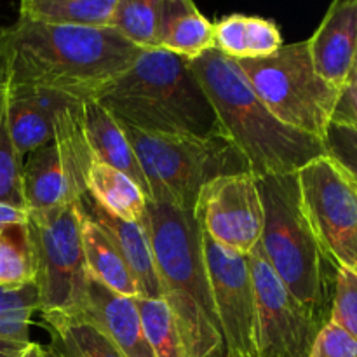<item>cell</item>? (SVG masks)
Wrapping results in <instances>:
<instances>
[{"label": "cell", "mask_w": 357, "mask_h": 357, "mask_svg": "<svg viewBox=\"0 0 357 357\" xmlns=\"http://www.w3.org/2000/svg\"><path fill=\"white\" fill-rule=\"evenodd\" d=\"M112 28L52 26L21 20L0 30V82L93 101L142 54Z\"/></svg>", "instance_id": "cell-1"}, {"label": "cell", "mask_w": 357, "mask_h": 357, "mask_svg": "<svg viewBox=\"0 0 357 357\" xmlns=\"http://www.w3.org/2000/svg\"><path fill=\"white\" fill-rule=\"evenodd\" d=\"M190 68L215 110L220 132L251 174H293L326 155L321 139L288 128L267 110L232 58L211 49L190 61Z\"/></svg>", "instance_id": "cell-2"}, {"label": "cell", "mask_w": 357, "mask_h": 357, "mask_svg": "<svg viewBox=\"0 0 357 357\" xmlns=\"http://www.w3.org/2000/svg\"><path fill=\"white\" fill-rule=\"evenodd\" d=\"M93 101L143 132L201 138L220 132L190 61L164 49L143 51Z\"/></svg>", "instance_id": "cell-3"}, {"label": "cell", "mask_w": 357, "mask_h": 357, "mask_svg": "<svg viewBox=\"0 0 357 357\" xmlns=\"http://www.w3.org/2000/svg\"><path fill=\"white\" fill-rule=\"evenodd\" d=\"M146 229L160 298L176 319L185 357H222L223 340L194 213L149 201Z\"/></svg>", "instance_id": "cell-4"}, {"label": "cell", "mask_w": 357, "mask_h": 357, "mask_svg": "<svg viewBox=\"0 0 357 357\" xmlns=\"http://www.w3.org/2000/svg\"><path fill=\"white\" fill-rule=\"evenodd\" d=\"M264 202L260 250L282 284L321 328L330 321L337 268L321 250L300 194L298 176L258 178Z\"/></svg>", "instance_id": "cell-5"}, {"label": "cell", "mask_w": 357, "mask_h": 357, "mask_svg": "<svg viewBox=\"0 0 357 357\" xmlns=\"http://www.w3.org/2000/svg\"><path fill=\"white\" fill-rule=\"evenodd\" d=\"M149 185L150 201L192 211L206 183L248 171L246 162L222 132L173 136L143 132L122 124Z\"/></svg>", "instance_id": "cell-6"}, {"label": "cell", "mask_w": 357, "mask_h": 357, "mask_svg": "<svg viewBox=\"0 0 357 357\" xmlns=\"http://www.w3.org/2000/svg\"><path fill=\"white\" fill-rule=\"evenodd\" d=\"M237 65L279 122L324 143L340 89L317 75L307 40L284 44L268 58Z\"/></svg>", "instance_id": "cell-7"}, {"label": "cell", "mask_w": 357, "mask_h": 357, "mask_svg": "<svg viewBox=\"0 0 357 357\" xmlns=\"http://www.w3.org/2000/svg\"><path fill=\"white\" fill-rule=\"evenodd\" d=\"M28 215L26 227L35 260L33 284L42 321L84 317L89 303L91 275L84 257L77 202Z\"/></svg>", "instance_id": "cell-8"}, {"label": "cell", "mask_w": 357, "mask_h": 357, "mask_svg": "<svg viewBox=\"0 0 357 357\" xmlns=\"http://www.w3.org/2000/svg\"><path fill=\"white\" fill-rule=\"evenodd\" d=\"M303 209L335 268L357 275V187L328 155L296 173Z\"/></svg>", "instance_id": "cell-9"}, {"label": "cell", "mask_w": 357, "mask_h": 357, "mask_svg": "<svg viewBox=\"0 0 357 357\" xmlns=\"http://www.w3.org/2000/svg\"><path fill=\"white\" fill-rule=\"evenodd\" d=\"M192 213L201 232L230 253L248 257L260 244L264 202L258 178L250 171L206 183Z\"/></svg>", "instance_id": "cell-10"}, {"label": "cell", "mask_w": 357, "mask_h": 357, "mask_svg": "<svg viewBox=\"0 0 357 357\" xmlns=\"http://www.w3.org/2000/svg\"><path fill=\"white\" fill-rule=\"evenodd\" d=\"M202 246L223 340L222 357H260L257 296L248 257L223 250L204 234Z\"/></svg>", "instance_id": "cell-11"}, {"label": "cell", "mask_w": 357, "mask_h": 357, "mask_svg": "<svg viewBox=\"0 0 357 357\" xmlns=\"http://www.w3.org/2000/svg\"><path fill=\"white\" fill-rule=\"evenodd\" d=\"M258 310L260 357H309L321 326L282 284L260 250L248 255Z\"/></svg>", "instance_id": "cell-12"}, {"label": "cell", "mask_w": 357, "mask_h": 357, "mask_svg": "<svg viewBox=\"0 0 357 357\" xmlns=\"http://www.w3.org/2000/svg\"><path fill=\"white\" fill-rule=\"evenodd\" d=\"M307 45L317 75L344 89L357 58V0H335Z\"/></svg>", "instance_id": "cell-13"}, {"label": "cell", "mask_w": 357, "mask_h": 357, "mask_svg": "<svg viewBox=\"0 0 357 357\" xmlns=\"http://www.w3.org/2000/svg\"><path fill=\"white\" fill-rule=\"evenodd\" d=\"M77 206L84 215L93 220L94 225L108 237V241L119 251L138 284L139 296L160 298V282L157 275L152 241L146 229V220L143 223H129L115 218L101 206H98L87 192L77 201Z\"/></svg>", "instance_id": "cell-14"}, {"label": "cell", "mask_w": 357, "mask_h": 357, "mask_svg": "<svg viewBox=\"0 0 357 357\" xmlns=\"http://www.w3.org/2000/svg\"><path fill=\"white\" fill-rule=\"evenodd\" d=\"M84 319L93 323L124 357H155L143 333L136 298L117 295L91 279Z\"/></svg>", "instance_id": "cell-15"}, {"label": "cell", "mask_w": 357, "mask_h": 357, "mask_svg": "<svg viewBox=\"0 0 357 357\" xmlns=\"http://www.w3.org/2000/svg\"><path fill=\"white\" fill-rule=\"evenodd\" d=\"M21 178L28 213L65 208L80 199L54 143L40 146L24 157Z\"/></svg>", "instance_id": "cell-16"}, {"label": "cell", "mask_w": 357, "mask_h": 357, "mask_svg": "<svg viewBox=\"0 0 357 357\" xmlns=\"http://www.w3.org/2000/svg\"><path fill=\"white\" fill-rule=\"evenodd\" d=\"M84 119H86L87 142H89L94 160L128 174L142 187L150 201L149 185L143 176L142 166L136 159L135 150H132L121 122L98 101L84 103Z\"/></svg>", "instance_id": "cell-17"}, {"label": "cell", "mask_w": 357, "mask_h": 357, "mask_svg": "<svg viewBox=\"0 0 357 357\" xmlns=\"http://www.w3.org/2000/svg\"><path fill=\"white\" fill-rule=\"evenodd\" d=\"M215 24V49L234 61L268 58L284 45L281 30L271 20L230 14Z\"/></svg>", "instance_id": "cell-18"}, {"label": "cell", "mask_w": 357, "mask_h": 357, "mask_svg": "<svg viewBox=\"0 0 357 357\" xmlns=\"http://www.w3.org/2000/svg\"><path fill=\"white\" fill-rule=\"evenodd\" d=\"M160 49L194 61L215 49V24L188 0H162Z\"/></svg>", "instance_id": "cell-19"}, {"label": "cell", "mask_w": 357, "mask_h": 357, "mask_svg": "<svg viewBox=\"0 0 357 357\" xmlns=\"http://www.w3.org/2000/svg\"><path fill=\"white\" fill-rule=\"evenodd\" d=\"M7 87V86H6ZM52 93L7 89V122L10 138L21 159L52 143Z\"/></svg>", "instance_id": "cell-20"}, {"label": "cell", "mask_w": 357, "mask_h": 357, "mask_svg": "<svg viewBox=\"0 0 357 357\" xmlns=\"http://www.w3.org/2000/svg\"><path fill=\"white\" fill-rule=\"evenodd\" d=\"M86 190L98 206L115 218L129 223L146 220L149 197L135 180L119 169L94 160L87 173Z\"/></svg>", "instance_id": "cell-21"}, {"label": "cell", "mask_w": 357, "mask_h": 357, "mask_svg": "<svg viewBox=\"0 0 357 357\" xmlns=\"http://www.w3.org/2000/svg\"><path fill=\"white\" fill-rule=\"evenodd\" d=\"M79 213L84 257H86L91 279L100 282L101 286L108 288L110 291L117 293V295L128 296V298H138V284H136L135 278L129 272L128 265L122 260L119 251L108 241V237L94 225L93 220L80 211V208Z\"/></svg>", "instance_id": "cell-22"}, {"label": "cell", "mask_w": 357, "mask_h": 357, "mask_svg": "<svg viewBox=\"0 0 357 357\" xmlns=\"http://www.w3.org/2000/svg\"><path fill=\"white\" fill-rule=\"evenodd\" d=\"M117 0H24L21 20L52 26L112 28Z\"/></svg>", "instance_id": "cell-23"}, {"label": "cell", "mask_w": 357, "mask_h": 357, "mask_svg": "<svg viewBox=\"0 0 357 357\" xmlns=\"http://www.w3.org/2000/svg\"><path fill=\"white\" fill-rule=\"evenodd\" d=\"M35 312H38L35 284L0 288V357H21L33 344L30 326Z\"/></svg>", "instance_id": "cell-24"}, {"label": "cell", "mask_w": 357, "mask_h": 357, "mask_svg": "<svg viewBox=\"0 0 357 357\" xmlns=\"http://www.w3.org/2000/svg\"><path fill=\"white\" fill-rule=\"evenodd\" d=\"M112 30L142 51L160 49L162 0H117Z\"/></svg>", "instance_id": "cell-25"}, {"label": "cell", "mask_w": 357, "mask_h": 357, "mask_svg": "<svg viewBox=\"0 0 357 357\" xmlns=\"http://www.w3.org/2000/svg\"><path fill=\"white\" fill-rule=\"evenodd\" d=\"M52 337L49 349L61 357H124L114 344L84 317L44 323Z\"/></svg>", "instance_id": "cell-26"}, {"label": "cell", "mask_w": 357, "mask_h": 357, "mask_svg": "<svg viewBox=\"0 0 357 357\" xmlns=\"http://www.w3.org/2000/svg\"><path fill=\"white\" fill-rule=\"evenodd\" d=\"M26 225L0 230V288L16 289L35 282L33 250Z\"/></svg>", "instance_id": "cell-27"}, {"label": "cell", "mask_w": 357, "mask_h": 357, "mask_svg": "<svg viewBox=\"0 0 357 357\" xmlns=\"http://www.w3.org/2000/svg\"><path fill=\"white\" fill-rule=\"evenodd\" d=\"M143 333L155 357H185L176 319L162 298H136Z\"/></svg>", "instance_id": "cell-28"}, {"label": "cell", "mask_w": 357, "mask_h": 357, "mask_svg": "<svg viewBox=\"0 0 357 357\" xmlns=\"http://www.w3.org/2000/svg\"><path fill=\"white\" fill-rule=\"evenodd\" d=\"M21 171L23 159L14 146L7 122V87L0 82V202L26 209Z\"/></svg>", "instance_id": "cell-29"}, {"label": "cell", "mask_w": 357, "mask_h": 357, "mask_svg": "<svg viewBox=\"0 0 357 357\" xmlns=\"http://www.w3.org/2000/svg\"><path fill=\"white\" fill-rule=\"evenodd\" d=\"M330 323L357 340V275L345 268H337L335 274Z\"/></svg>", "instance_id": "cell-30"}, {"label": "cell", "mask_w": 357, "mask_h": 357, "mask_svg": "<svg viewBox=\"0 0 357 357\" xmlns=\"http://www.w3.org/2000/svg\"><path fill=\"white\" fill-rule=\"evenodd\" d=\"M326 155L338 164L357 185V131L331 122L324 138Z\"/></svg>", "instance_id": "cell-31"}, {"label": "cell", "mask_w": 357, "mask_h": 357, "mask_svg": "<svg viewBox=\"0 0 357 357\" xmlns=\"http://www.w3.org/2000/svg\"><path fill=\"white\" fill-rule=\"evenodd\" d=\"M309 357H357V340L328 321L317 333Z\"/></svg>", "instance_id": "cell-32"}, {"label": "cell", "mask_w": 357, "mask_h": 357, "mask_svg": "<svg viewBox=\"0 0 357 357\" xmlns=\"http://www.w3.org/2000/svg\"><path fill=\"white\" fill-rule=\"evenodd\" d=\"M331 122L357 131V84L351 82L340 89Z\"/></svg>", "instance_id": "cell-33"}, {"label": "cell", "mask_w": 357, "mask_h": 357, "mask_svg": "<svg viewBox=\"0 0 357 357\" xmlns=\"http://www.w3.org/2000/svg\"><path fill=\"white\" fill-rule=\"evenodd\" d=\"M28 215L26 209L16 208L13 204H7V202H0V230L7 229V227H21L26 225Z\"/></svg>", "instance_id": "cell-34"}, {"label": "cell", "mask_w": 357, "mask_h": 357, "mask_svg": "<svg viewBox=\"0 0 357 357\" xmlns=\"http://www.w3.org/2000/svg\"><path fill=\"white\" fill-rule=\"evenodd\" d=\"M21 357H47V351H45L42 345L31 344L30 347L26 349V352H24V354Z\"/></svg>", "instance_id": "cell-35"}, {"label": "cell", "mask_w": 357, "mask_h": 357, "mask_svg": "<svg viewBox=\"0 0 357 357\" xmlns=\"http://www.w3.org/2000/svg\"><path fill=\"white\" fill-rule=\"evenodd\" d=\"M351 82L357 84V58H356V65H354V70H352V77H351ZM349 82V84H351Z\"/></svg>", "instance_id": "cell-36"}, {"label": "cell", "mask_w": 357, "mask_h": 357, "mask_svg": "<svg viewBox=\"0 0 357 357\" xmlns=\"http://www.w3.org/2000/svg\"><path fill=\"white\" fill-rule=\"evenodd\" d=\"M45 351H47V357H61L59 354H56V352L52 351V349H45Z\"/></svg>", "instance_id": "cell-37"}, {"label": "cell", "mask_w": 357, "mask_h": 357, "mask_svg": "<svg viewBox=\"0 0 357 357\" xmlns=\"http://www.w3.org/2000/svg\"><path fill=\"white\" fill-rule=\"evenodd\" d=\"M356 187H357V185H356Z\"/></svg>", "instance_id": "cell-38"}]
</instances>
